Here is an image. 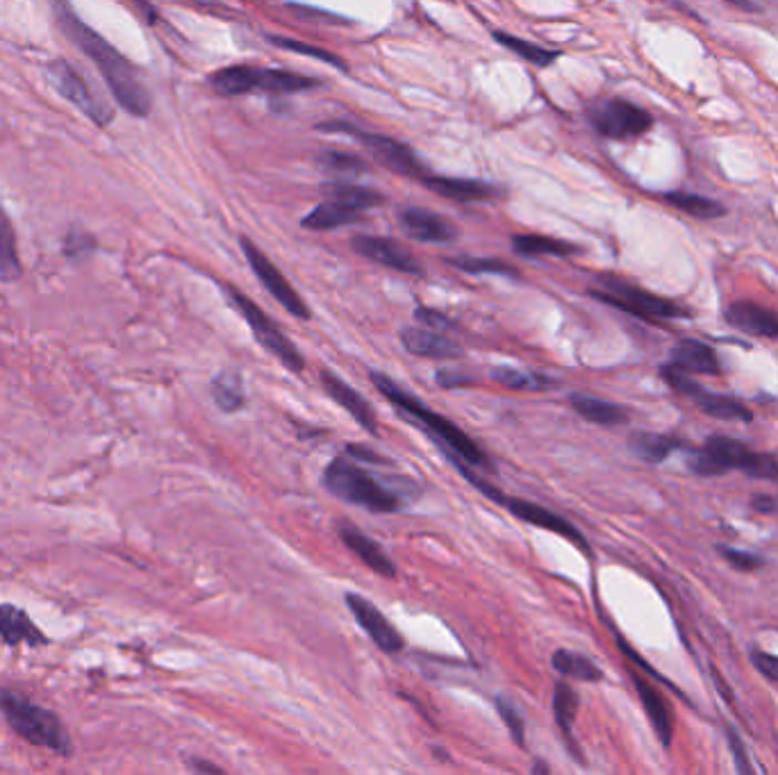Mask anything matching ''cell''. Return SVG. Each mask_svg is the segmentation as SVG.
<instances>
[{"label": "cell", "instance_id": "6da1fadb", "mask_svg": "<svg viewBox=\"0 0 778 775\" xmlns=\"http://www.w3.org/2000/svg\"><path fill=\"white\" fill-rule=\"evenodd\" d=\"M55 19L64 34L73 41V44L90 58L101 75L105 78L108 87L116 103L137 118H144L151 114L153 101L146 90L144 80L140 78L137 66L130 62L125 55H121L110 41H105L96 30H92L86 23L80 21V17L69 8V6H55Z\"/></svg>", "mask_w": 778, "mask_h": 775}, {"label": "cell", "instance_id": "7a4b0ae2", "mask_svg": "<svg viewBox=\"0 0 778 775\" xmlns=\"http://www.w3.org/2000/svg\"><path fill=\"white\" fill-rule=\"evenodd\" d=\"M369 380L373 382L376 390L406 416V421L417 423L423 433L438 444V448L442 451V455L447 459H458L464 466L492 471V462L485 455V451L475 444L464 433V430H460L453 421H449L447 416L426 407L417 396L401 390V386L392 378H387L380 371H369Z\"/></svg>", "mask_w": 778, "mask_h": 775}, {"label": "cell", "instance_id": "3957f363", "mask_svg": "<svg viewBox=\"0 0 778 775\" xmlns=\"http://www.w3.org/2000/svg\"><path fill=\"white\" fill-rule=\"evenodd\" d=\"M0 714L23 742L62 757L73 755V742L60 714L30 701L19 689L0 686Z\"/></svg>", "mask_w": 778, "mask_h": 775}, {"label": "cell", "instance_id": "277c9868", "mask_svg": "<svg viewBox=\"0 0 778 775\" xmlns=\"http://www.w3.org/2000/svg\"><path fill=\"white\" fill-rule=\"evenodd\" d=\"M326 489L344 503L358 505L373 514H389L401 507V496L382 485L369 471L346 457H335L324 471Z\"/></svg>", "mask_w": 778, "mask_h": 775}, {"label": "cell", "instance_id": "5b68a950", "mask_svg": "<svg viewBox=\"0 0 778 775\" xmlns=\"http://www.w3.org/2000/svg\"><path fill=\"white\" fill-rule=\"evenodd\" d=\"M687 466L697 476H721V473L738 468L751 478L778 480V462L771 455L754 453L743 442H735L724 435H713L699 451H692Z\"/></svg>", "mask_w": 778, "mask_h": 775}, {"label": "cell", "instance_id": "8992f818", "mask_svg": "<svg viewBox=\"0 0 778 775\" xmlns=\"http://www.w3.org/2000/svg\"><path fill=\"white\" fill-rule=\"evenodd\" d=\"M601 289H592L590 293L605 306H613L622 312H628L642 321H663V319H680L687 312L672 303L667 298L648 293L617 276H598Z\"/></svg>", "mask_w": 778, "mask_h": 775}, {"label": "cell", "instance_id": "52a82bcc", "mask_svg": "<svg viewBox=\"0 0 778 775\" xmlns=\"http://www.w3.org/2000/svg\"><path fill=\"white\" fill-rule=\"evenodd\" d=\"M321 133H337V135H349L360 140L371 155L389 170H395L399 176H408V178H417L419 183L430 174L426 168V164L419 159V155L403 142H397L387 135H376V133H362L358 131L356 125L341 123V121H332V123H319L317 125Z\"/></svg>", "mask_w": 778, "mask_h": 775}, {"label": "cell", "instance_id": "ba28073f", "mask_svg": "<svg viewBox=\"0 0 778 775\" xmlns=\"http://www.w3.org/2000/svg\"><path fill=\"white\" fill-rule=\"evenodd\" d=\"M231 303L237 308V312L244 317V321L250 326L253 337L257 339L259 347L265 351H269L276 360H280V364H285L291 373H303L306 369V360L298 353V349L289 341V337L269 319L267 312L259 310L250 298H246L242 291H237L235 287H224Z\"/></svg>", "mask_w": 778, "mask_h": 775}, {"label": "cell", "instance_id": "9c48e42d", "mask_svg": "<svg viewBox=\"0 0 778 775\" xmlns=\"http://www.w3.org/2000/svg\"><path fill=\"white\" fill-rule=\"evenodd\" d=\"M49 80L64 101L78 107L86 118H92L99 127H108L114 121L112 105L90 87V82L69 60H53L49 64Z\"/></svg>", "mask_w": 778, "mask_h": 775}, {"label": "cell", "instance_id": "30bf717a", "mask_svg": "<svg viewBox=\"0 0 778 775\" xmlns=\"http://www.w3.org/2000/svg\"><path fill=\"white\" fill-rule=\"evenodd\" d=\"M590 121L594 131L605 140H635L652 131L654 116L624 99H611L590 110Z\"/></svg>", "mask_w": 778, "mask_h": 775}, {"label": "cell", "instance_id": "8fae6325", "mask_svg": "<svg viewBox=\"0 0 778 775\" xmlns=\"http://www.w3.org/2000/svg\"><path fill=\"white\" fill-rule=\"evenodd\" d=\"M239 246L246 255V260L253 269V273L257 276V280L267 287V291L278 300V303L296 319L308 321L313 317L310 308L306 306V300L298 296V291L289 285V280L280 273V269L269 260V257L259 250L248 237L239 239Z\"/></svg>", "mask_w": 778, "mask_h": 775}, {"label": "cell", "instance_id": "7c38bea8", "mask_svg": "<svg viewBox=\"0 0 778 775\" xmlns=\"http://www.w3.org/2000/svg\"><path fill=\"white\" fill-rule=\"evenodd\" d=\"M351 248L358 255H362L365 260H371V262H376L380 267L395 269V271H401V273H408V276H417V278H421L426 273L423 265L417 260V257L408 248H403L399 241H395V239L358 235V237H354Z\"/></svg>", "mask_w": 778, "mask_h": 775}, {"label": "cell", "instance_id": "4fadbf2b", "mask_svg": "<svg viewBox=\"0 0 778 775\" xmlns=\"http://www.w3.org/2000/svg\"><path fill=\"white\" fill-rule=\"evenodd\" d=\"M346 606H349L351 614L360 623V628L367 632V637L378 645V649L387 655H395L403 651V637L401 632L385 619V614L373 606L371 600L349 593L346 596Z\"/></svg>", "mask_w": 778, "mask_h": 775}, {"label": "cell", "instance_id": "5bb4252c", "mask_svg": "<svg viewBox=\"0 0 778 775\" xmlns=\"http://www.w3.org/2000/svg\"><path fill=\"white\" fill-rule=\"evenodd\" d=\"M501 505H503L510 514H514L519 521L531 524V526L542 528V530H551V533H555V535H562L565 539L574 541L579 548L590 550V546H587L585 537L581 535V530H579L574 524H570V521L565 519V516H560V514H555V512H551V509H546V507H542V505H538V503L524 500V498H508V496H503Z\"/></svg>", "mask_w": 778, "mask_h": 775}, {"label": "cell", "instance_id": "9a60e30c", "mask_svg": "<svg viewBox=\"0 0 778 775\" xmlns=\"http://www.w3.org/2000/svg\"><path fill=\"white\" fill-rule=\"evenodd\" d=\"M399 226L410 239L426 244H451L458 239V228L447 217L423 207L401 209Z\"/></svg>", "mask_w": 778, "mask_h": 775}, {"label": "cell", "instance_id": "2e32d148", "mask_svg": "<svg viewBox=\"0 0 778 775\" xmlns=\"http://www.w3.org/2000/svg\"><path fill=\"white\" fill-rule=\"evenodd\" d=\"M421 185L432 194L444 196L455 203H494L501 196L499 187L485 180H473V178H449V176L428 174L421 180Z\"/></svg>", "mask_w": 778, "mask_h": 775}, {"label": "cell", "instance_id": "e0dca14e", "mask_svg": "<svg viewBox=\"0 0 778 775\" xmlns=\"http://www.w3.org/2000/svg\"><path fill=\"white\" fill-rule=\"evenodd\" d=\"M321 384H324V392H326L341 410L349 412V414L356 418V423H358L360 427H365L367 433H371V435L378 433L376 412H373V407L369 405V401H367L360 392H356L354 386H349L339 375H335V373H330V371H321Z\"/></svg>", "mask_w": 778, "mask_h": 775}, {"label": "cell", "instance_id": "ac0fdd59", "mask_svg": "<svg viewBox=\"0 0 778 775\" xmlns=\"http://www.w3.org/2000/svg\"><path fill=\"white\" fill-rule=\"evenodd\" d=\"M0 641L8 645L25 643L30 649L51 643V639L41 632L30 614L23 608L10 606V602H0Z\"/></svg>", "mask_w": 778, "mask_h": 775}, {"label": "cell", "instance_id": "d6986e66", "mask_svg": "<svg viewBox=\"0 0 778 775\" xmlns=\"http://www.w3.org/2000/svg\"><path fill=\"white\" fill-rule=\"evenodd\" d=\"M403 349L417 358L426 360H458L462 358V349L449 337L432 332L428 328H403L401 330Z\"/></svg>", "mask_w": 778, "mask_h": 775}, {"label": "cell", "instance_id": "ffe728a7", "mask_svg": "<svg viewBox=\"0 0 778 775\" xmlns=\"http://www.w3.org/2000/svg\"><path fill=\"white\" fill-rule=\"evenodd\" d=\"M669 364L683 373H702V375H717L721 371L717 353L713 347L697 339H680L672 349Z\"/></svg>", "mask_w": 778, "mask_h": 775}, {"label": "cell", "instance_id": "44dd1931", "mask_svg": "<svg viewBox=\"0 0 778 775\" xmlns=\"http://www.w3.org/2000/svg\"><path fill=\"white\" fill-rule=\"evenodd\" d=\"M726 321L733 328L749 332L754 337H767V339L778 337V310L749 303V300H745V303H733L726 310Z\"/></svg>", "mask_w": 778, "mask_h": 775}, {"label": "cell", "instance_id": "7402d4cb", "mask_svg": "<svg viewBox=\"0 0 778 775\" xmlns=\"http://www.w3.org/2000/svg\"><path fill=\"white\" fill-rule=\"evenodd\" d=\"M339 537L371 571H376L382 578L397 576V567H395L392 559H389V555L382 550V546L378 541H373L371 537H367L365 533H360L356 526H341Z\"/></svg>", "mask_w": 778, "mask_h": 775}, {"label": "cell", "instance_id": "603a6c76", "mask_svg": "<svg viewBox=\"0 0 778 775\" xmlns=\"http://www.w3.org/2000/svg\"><path fill=\"white\" fill-rule=\"evenodd\" d=\"M635 689H637L642 707H644L648 721H652L661 744L669 746L672 737H674V714H672L667 701L663 699L658 689L652 682H646L644 678H635Z\"/></svg>", "mask_w": 778, "mask_h": 775}, {"label": "cell", "instance_id": "cb8c5ba5", "mask_svg": "<svg viewBox=\"0 0 778 775\" xmlns=\"http://www.w3.org/2000/svg\"><path fill=\"white\" fill-rule=\"evenodd\" d=\"M257 82H259V69L244 66V64L219 69L209 78L212 90L226 99L246 96V94L257 92Z\"/></svg>", "mask_w": 778, "mask_h": 775}, {"label": "cell", "instance_id": "d4e9b609", "mask_svg": "<svg viewBox=\"0 0 778 775\" xmlns=\"http://www.w3.org/2000/svg\"><path fill=\"white\" fill-rule=\"evenodd\" d=\"M362 219V214L346 207L337 200H324L317 205L310 214H306V219L300 221V228L315 230V232H326V230H337L344 226H354Z\"/></svg>", "mask_w": 778, "mask_h": 775}, {"label": "cell", "instance_id": "484cf974", "mask_svg": "<svg viewBox=\"0 0 778 775\" xmlns=\"http://www.w3.org/2000/svg\"><path fill=\"white\" fill-rule=\"evenodd\" d=\"M570 405L574 407L576 414H581L585 421L596 425H622L628 421V414L624 407L590 394H572Z\"/></svg>", "mask_w": 778, "mask_h": 775}, {"label": "cell", "instance_id": "4316f807", "mask_svg": "<svg viewBox=\"0 0 778 775\" xmlns=\"http://www.w3.org/2000/svg\"><path fill=\"white\" fill-rule=\"evenodd\" d=\"M317 78L300 75L294 71L285 69H259V84L257 92H269V94H296V92H308L319 87Z\"/></svg>", "mask_w": 778, "mask_h": 775}, {"label": "cell", "instance_id": "83f0119b", "mask_svg": "<svg viewBox=\"0 0 778 775\" xmlns=\"http://www.w3.org/2000/svg\"><path fill=\"white\" fill-rule=\"evenodd\" d=\"M576 714H579V694L574 692L572 684L557 682L553 689V716L557 727L562 730V735H565L570 748L574 751V755L581 757V751L574 746V737H572Z\"/></svg>", "mask_w": 778, "mask_h": 775}, {"label": "cell", "instance_id": "f1b7e54d", "mask_svg": "<svg viewBox=\"0 0 778 775\" xmlns=\"http://www.w3.org/2000/svg\"><path fill=\"white\" fill-rule=\"evenodd\" d=\"M23 273L19 248H17V232L8 217V211L0 203V282H14Z\"/></svg>", "mask_w": 778, "mask_h": 775}, {"label": "cell", "instance_id": "f546056e", "mask_svg": "<svg viewBox=\"0 0 778 775\" xmlns=\"http://www.w3.org/2000/svg\"><path fill=\"white\" fill-rule=\"evenodd\" d=\"M209 394L222 412H239L246 405V394H244V382L237 371H222L219 375H214L209 382Z\"/></svg>", "mask_w": 778, "mask_h": 775}, {"label": "cell", "instance_id": "4dcf8cb0", "mask_svg": "<svg viewBox=\"0 0 778 775\" xmlns=\"http://www.w3.org/2000/svg\"><path fill=\"white\" fill-rule=\"evenodd\" d=\"M512 250L522 257H570L576 246L544 235H514Z\"/></svg>", "mask_w": 778, "mask_h": 775}, {"label": "cell", "instance_id": "1f68e13d", "mask_svg": "<svg viewBox=\"0 0 778 775\" xmlns=\"http://www.w3.org/2000/svg\"><path fill=\"white\" fill-rule=\"evenodd\" d=\"M689 401H695V405L715 416V418H721V421H745L749 423L754 418L751 410L747 405H743L740 401H735L730 396H721V394H713V392H706V390H699L695 394V399H689Z\"/></svg>", "mask_w": 778, "mask_h": 775}, {"label": "cell", "instance_id": "d6a6232c", "mask_svg": "<svg viewBox=\"0 0 778 775\" xmlns=\"http://www.w3.org/2000/svg\"><path fill=\"white\" fill-rule=\"evenodd\" d=\"M326 196L328 200H337L346 207H351L356 211H365L371 207H380L385 205V196L376 189L369 187H360V185H351V183H330L326 185Z\"/></svg>", "mask_w": 778, "mask_h": 775}, {"label": "cell", "instance_id": "836d02e7", "mask_svg": "<svg viewBox=\"0 0 778 775\" xmlns=\"http://www.w3.org/2000/svg\"><path fill=\"white\" fill-rule=\"evenodd\" d=\"M492 380L508 386V390H516V392H544L551 390L553 380L544 373H535V371H524V369H514V366H499L492 371Z\"/></svg>", "mask_w": 778, "mask_h": 775}, {"label": "cell", "instance_id": "e575fe53", "mask_svg": "<svg viewBox=\"0 0 778 775\" xmlns=\"http://www.w3.org/2000/svg\"><path fill=\"white\" fill-rule=\"evenodd\" d=\"M494 41H497V44H501L503 49L512 51L514 55H519V58H522V60H526L529 64L538 66V69H546V66H551V64H553V62L560 58V53H557V51H546V49H542V46L533 44V41H526V39L512 37V34L501 32V30H497V32H494Z\"/></svg>", "mask_w": 778, "mask_h": 775}, {"label": "cell", "instance_id": "d590c367", "mask_svg": "<svg viewBox=\"0 0 778 775\" xmlns=\"http://www.w3.org/2000/svg\"><path fill=\"white\" fill-rule=\"evenodd\" d=\"M633 453L648 462V464H661L665 462L676 448H680V442L667 435H654V433H637L631 440Z\"/></svg>", "mask_w": 778, "mask_h": 775}, {"label": "cell", "instance_id": "8d00e7d4", "mask_svg": "<svg viewBox=\"0 0 778 775\" xmlns=\"http://www.w3.org/2000/svg\"><path fill=\"white\" fill-rule=\"evenodd\" d=\"M665 200L680 209L683 214H689V217H697V219H719L721 214L726 211L724 205H719L717 200L713 198H706V196H699V194H687V192H669L665 194Z\"/></svg>", "mask_w": 778, "mask_h": 775}, {"label": "cell", "instance_id": "74e56055", "mask_svg": "<svg viewBox=\"0 0 778 775\" xmlns=\"http://www.w3.org/2000/svg\"><path fill=\"white\" fill-rule=\"evenodd\" d=\"M551 664L557 673H562L565 678H572V680L598 682L603 678L601 669L592 660H587L579 653H572V651H562V649L555 651L551 658Z\"/></svg>", "mask_w": 778, "mask_h": 775}, {"label": "cell", "instance_id": "f35d334b", "mask_svg": "<svg viewBox=\"0 0 778 775\" xmlns=\"http://www.w3.org/2000/svg\"><path fill=\"white\" fill-rule=\"evenodd\" d=\"M269 41L274 46L283 49V51H291V53H298V55H306V58H313V60H319L324 64H330V66H337L339 71H349V64H346L337 53H330L321 46H313V44H306V41H298V39H289V37H278V34H269Z\"/></svg>", "mask_w": 778, "mask_h": 775}, {"label": "cell", "instance_id": "ab89813d", "mask_svg": "<svg viewBox=\"0 0 778 775\" xmlns=\"http://www.w3.org/2000/svg\"><path fill=\"white\" fill-rule=\"evenodd\" d=\"M451 267L464 271V273H490V276H505V278H519V271L514 267H510L503 260H494V257H455V260H449Z\"/></svg>", "mask_w": 778, "mask_h": 775}, {"label": "cell", "instance_id": "60d3db41", "mask_svg": "<svg viewBox=\"0 0 778 775\" xmlns=\"http://www.w3.org/2000/svg\"><path fill=\"white\" fill-rule=\"evenodd\" d=\"M319 166L335 176H362L369 170L365 159H360L358 155H351V153H341V151L321 153Z\"/></svg>", "mask_w": 778, "mask_h": 775}, {"label": "cell", "instance_id": "b9f144b4", "mask_svg": "<svg viewBox=\"0 0 778 775\" xmlns=\"http://www.w3.org/2000/svg\"><path fill=\"white\" fill-rule=\"evenodd\" d=\"M497 710H499L503 723L508 725L512 740H514L519 746H524L526 730H524V716H522V712H519L516 705L510 703L508 699H497Z\"/></svg>", "mask_w": 778, "mask_h": 775}, {"label": "cell", "instance_id": "7bdbcfd3", "mask_svg": "<svg viewBox=\"0 0 778 775\" xmlns=\"http://www.w3.org/2000/svg\"><path fill=\"white\" fill-rule=\"evenodd\" d=\"M726 735H728L726 742H728V748L733 753V762H735V768H738V775H756V768L751 764V757L747 753V746H745V740L740 737V732L735 727H728Z\"/></svg>", "mask_w": 778, "mask_h": 775}, {"label": "cell", "instance_id": "ee69618b", "mask_svg": "<svg viewBox=\"0 0 778 775\" xmlns=\"http://www.w3.org/2000/svg\"><path fill=\"white\" fill-rule=\"evenodd\" d=\"M96 248V239L90 232H82L78 228H71L64 241V252L69 260H82V257L90 255Z\"/></svg>", "mask_w": 778, "mask_h": 775}, {"label": "cell", "instance_id": "f6af8a7d", "mask_svg": "<svg viewBox=\"0 0 778 775\" xmlns=\"http://www.w3.org/2000/svg\"><path fill=\"white\" fill-rule=\"evenodd\" d=\"M661 375L665 378V382L672 386V390H674L676 394H680V396L695 399V394L702 390V386H699L695 380H692L687 373L674 369L672 364L663 366V369H661Z\"/></svg>", "mask_w": 778, "mask_h": 775}, {"label": "cell", "instance_id": "bcb514c9", "mask_svg": "<svg viewBox=\"0 0 778 775\" xmlns=\"http://www.w3.org/2000/svg\"><path fill=\"white\" fill-rule=\"evenodd\" d=\"M724 559L738 571H756L765 565V559L756 552H747V550H735V548H721Z\"/></svg>", "mask_w": 778, "mask_h": 775}, {"label": "cell", "instance_id": "7dc6e473", "mask_svg": "<svg viewBox=\"0 0 778 775\" xmlns=\"http://www.w3.org/2000/svg\"><path fill=\"white\" fill-rule=\"evenodd\" d=\"M414 319H417L419 323H423L426 328H432V332H436V330H451V328H455V321H453L451 317H447V314L440 312V310H432V308H417Z\"/></svg>", "mask_w": 778, "mask_h": 775}, {"label": "cell", "instance_id": "c3c4849f", "mask_svg": "<svg viewBox=\"0 0 778 775\" xmlns=\"http://www.w3.org/2000/svg\"><path fill=\"white\" fill-rule=\"evenodd\" d=\"M751 662L756 664V669L767 675L769 680L778 682V655H769V653H762V651H754L751 653Z\"/></svg>", "mask_w": 778, "mask_h": 775}, {"label": "cell", "instance_id": "681fc988", "mask_svg": "<svg viewBox=\"0 0 778 775\" xmlns=\"http://www.w3.org/2000/svg\"><path fill=\"white\" fill-rule=\"evenodd\" d=\"M436 380H438L440 386H444V390H455V386H462V384H469V382H471L467 375H462L460 371H451V369L438 371Z\"/></svg>", "mask_w": 778, "mask_h": 775}, {"label": "cell", "instance_id": "f907efd6", "mask_svg": "<svg viewBox=\"0 0 778 775\" xmlns=\"http://www.w3.org/2000/svg\"><path fill=\"white\" fill-rule=\"evenodd\" d=\"M187 766L194 771V775H226L224 768H219L207 760H201V757H190Z\"/></svg>", "mask_w": 778, "mask_h": 775}, {"label": "cell", "instance_id": "816d5d0a", "mask_svg": "<svg viewBox=\"0 0 778 775\" xmlns=\"http://www.w3.org/2000/svg\"><path fill=\"white\" fill-rule=\"evenodd\" d=\"M346 453H351L354 457H358V459H365V462H371V464H387V459L385 457H378V453H373V451H367V448H362V446H346Z\"/></svg>", "mask_w": 778, "mask_h": 775}, {"label": "cell", "instance_id": "f5cc1de1", "mask_svg": "<svg viewBox=\"0 0 778 775\" xmlns=\"http://www.w3.org/2000/svg\"><path fill=\"white\" fill-rule=\"evenodd\" d=\"M751 505H754L758 512H774V509L778 507V503L771 500L769 496H756V498L751 500Z\"/></svg>", "mask_w": 778, "mask_h": 775}, {"label": "cell", "instance_id": "db71d44e", "mask_svg": "<svg viewBox=\"0 0 778 775\" xmlns=\"http://www.w3.org/2000/svg\"><path fill=\"white\" fill-rule=\"evenodd\" d=\"M531 775H551L549 764H546L544 760H535V764H533V773H531Z\"/></svg>", "mask_w": 778, "mask_h": 775}]
</instances>
